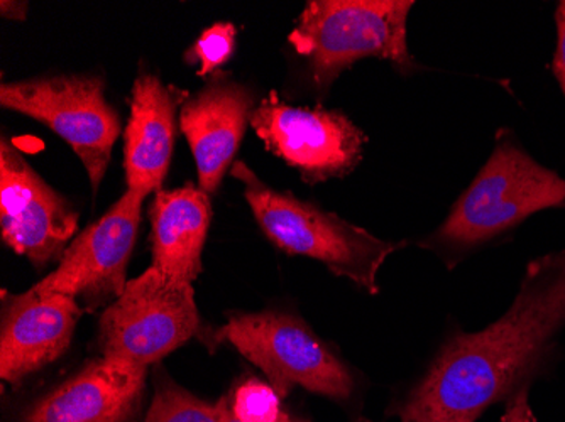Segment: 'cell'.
<instances>
[{"instance_id": "cell-2", "label": "cell", "mask_w": 565, "mask_h": 422, "mask_svg": "<svg viewBox=\"0 0 565 422\" xmlns=\"http://www.w3.org/2000/svg\"><path fill=\"white\" fill-rule=\"evenodd\" d=\"M565 203V180L536 163L510 130H500L497 145L471 186L454 203L425 249L447 262L479 249L544 209Z\"/></svg>"}, {"instance_id": "cell-1", "label": "cell", "mask_w": 565, "mask_h": 422, "mask_svg": "<svg viewBox=\"0 0 565 422\" xmlns=\"http://www.w3.org/2000/svg\"><path fill=\"white\" fill-rule=\"evenodd\" d=\"M565 329V250L532 260L500 320L456 333L395 414L402 422H476L551 364Z\"/></svg>"}, {"instance_id": "cell-8", "label": "cell", "mask_w": 565, "mask_h": 422, "mask_svg": "<svg viewBox=\"0 0 565 422\" xmlns=\"http://www.w3.org/2000/svg\"><path fill=\"white\" fill-rule=\"evenodd\" d=\"M250 127L308 184L348 176L363 161L367 142L363 130L339 110L294 107L275 90L254 109Z\"/></svg>"}, {"instance_id": "cell-14", "label": "cell", "mask_w": 565, "mask_h": 422, "mask_svg": "<svg viewBox=\"0 0 565 422\" xmlns=\"http://www.w3.org/2000/svg\"><path fill=\"white\" fill-rule=\"evenodd\" d=\"M178 100L174 88L142 73L131 94V116L124 132L127 190L141 196L160 192L177 141Z\"/></svg>"}, {"instance_id": "cell-21", "label": "cell", "mask_w": 565, "mask_h": 422, "mask_svg": "<svg viewBox=\"0 0 565 422\" xmlns=\"http://www.w3.org/2000/svg\"><path fill=\"white\" fill-rule=\"evenodd\" d=\"M28 2H15V0H2L0 2V14L4 19H11V21H25V14H28Z\"/></svg>"}, {"instance_id": "cell-20", "label": "cell", "mask_w": 565, "mask_h": 422, "mask_svg": "<svg viewBox=\"0 0 565 422\" xmlns=\"http://www.w3.org/2000/svg\"><path fill=\"white\" fill-rule=\"evenodd\" d=\"M501 422H539L529 402V389H520L508 399Z\"/></svg>"}, {"instance_id": "cell-9", "label": "cell", "mask_w": 565, "mask_h": 422, "mask_svg": "<svg viewBox=\"0 0 565 422\" xmlns=\"http://www.w3.org/2000/svg\"><path fill=\"white\" fill-rule=\"evenodd\" d=\"M145 196L127 190L104 217L76 235L60 266L34 284L38 293L73 297L84 311L113 304L127 285V266L138 239Z\"/></svg>"}, {"instance_id": "cell-10", "label": "cell", "mask_w": 565, "mask_h": 422, "mask_svg": "<svg viewBox=\"0 0 565 422\" xmlns=\"http://www.w3.org/2000/svg\"><path fill=\"white\" fill-rule=\"evenodd\" d=\"M75 206L31 167L14 144L0 141L2 240L36 268L63 257L78 225Z\"/></svg>"}, {"instance_id": "cell-22", "label": "cell", "mask_w": 565, "mask_h": 422, "mask_svg": "<svg viewBox=\"0 0 565 422\" xmlns=\"http://www.w3.org/2000/svg\"><path fill=\"white\" fill-rule=\"evenodd\" d=\"M215 411H217L218 418H221L222 422H241V421H237L236 415H234L233 411H231V404H228L227 396H224V398L218 399L217 404H215ZM288 422H305V421H298V419H291V421H288Z\"/></svg>"}, {"instance_id": "cell-15", "label": "cell", "mask_w": 565, "mask_h": 422, "mask_svg": "<svg viewBox=\"0 0 565 422\" xmlns=\"http://www.w3.org/2000/svg\"><path fill=\"white\" fill-rule=\"evenodd\" d=\"M152 268L168 278L193 282L202 272V252L212 221L211 199L186 184L157 192L149 208Z\"/></svg>"}, {"instance_id": "cell-7", "label": "cell", "mask_w": 565, "mask_h": 422, "mask_svg": "<svg viewBox=\"0 0 565 422\" xmlns=\"http://www.w3.org/2000/svg\"><path fill=\"white\" fill-rule=\"evenodd\" d=\"M2 109L31 117L73 149L97 193L120 134V117L98 75H46L0 85Z\"/></svg>"}, {"instance_id": "cell-16", "label": "cell", "mask_w": 565, "mask_h": 422, "mask_svg": "<svg viewBox=\"0 0 565 422\" xmlns=\"http://www.w3.org/2000/svg\"><path fill=\"white\" fill-rule=\"evenodd\" d=\"M146 422H222L215 405L200 401L167 376L157 379Z\"/></svg>"}, {"instance_id": "cell-11", "label": "cell", "mask_w": 565, "mask_h": 422, "mask_svg": "<svg viewBox=\"0 0 565 422\" xmlns=\"http://www.w3.org/2000/svg\"><path fill=\"white\" fill-rule=\"evenodd\" d=\"M84 307L66 294L2 291L0 377L19 383L58 360L70 348Z\"/></svg>"}, {"instance_id": "cell-5", "label": "cell", "mask_w": 565, "mask_h": 422, "mask_svg": "<svg viewBox=\"0 0 565 422\" xmlns=\"http://www.w3.org/2000/svg\"><path fill=\"white\" fill-rule=\"evenodd\" d=\"M199 338L212 350L231 343L262 368L282 399L295 387L333 401H348L354 392V379L344 361L294 314L268 310L236 314L221 328H202Z\"/></svg>"}, {"instance_id": "cell-17", "label": "cell", "mask_w": 565, "mask_h": 422, "mask_svg": "<svg viewBox=\"0 0 565 422\" xmlns=\"http://www.w3.org/2000/svg\"><path fill=\"white\" fill-rule=\"evenodd\" d=\"M231 411L241 422H288L291 415L281 405V396L271 383L243 380L227 393Z\"/></svg>"}, {"instance_id": "cell-18", "label": "cell", "mask_w": 565, "mask_h": 422, "mask_svg": "<svg viewBox=\"0 0 565 422\" xmlns=\"http://www.w3.org/2000/svg\"><path fill=\"white\" fill-rule=\"evenodd\" d=\"M236 28L231 22H217L203 31L186 55L190 62L199 63L196 75L207 76L231 58L236 46Z\"/></svg>"}, {"instance_id": "cell-12", "label": "cell", "mask_w": 565, "mask_h": 422, "mask_svg": "<svg viewBox=\"0 0 565 422\" xmlns=\"http://www.w3.org/2000/svg\"><path fill=\"white\" fill-rule=\"evenodd\" d=\"M256 107L254 91L224 75L182 105L180 129L195 158L200 190L209 196L233 164Z\"/></svg>"}, {"instance_id": "cell-3", "label": "cell", "mask_w": 565, "mask_h": 422, "mask_svg": "<svg viewBox=\"0 0 565 422\" xmlns=\"http://www.w3.org/2000/svg\"><path fill=\"white\" fill-rule=\"evenodd\" d=\"M244 186V198L266 237L282 252L326 263L332 274L349 279L366 293L377 294V272L384 260L405 244L377 239L364 228L301 202L288 192L263 183L246 163L231 170Z\"/></svg>"}, {"instance_id": "cell-6", "label": "cell", "mask_w": 565, "mask_h": 422, "mask_svg": "<svg viewBox=\"0 0 565 422\" xmlns=\"http://www.w3.org/2000/svg\"><path fill=\"white\" fill-rule=\"evenodd\" d=\"M200 332L192 282L151 266L102 314L98 347L104 358L148 368Z\"/></svg>"}, {"instance_id": "cell-19", "label": "cell", "mask_w": 565, "mask_h": 422, "mask_svg": "<svg viewBox=\"0 0 565 422\" xmlns=\"http://www.w3.org/2000/svg\"><path fill=\"white\" fill-rule=\"evenodd\" d=\"M555 25H557V47H555L554 62H552V72H554L565 97V0L558 2L557 9H555Z\"/></svg>"}, {"instance_id": "cell-13", "label": "cell", "mask_w": 565, "mask_h": 422, "mask_svg": "<svg viewBox=\"0 0 565 422\" xmlns=\"http://www.w3.org/2000/svg\"><path fill=\"white\" fill-rule=\"evenodd\" d=\"M148 368L97 358L34 402L21 422H135Z\"/></svg>"}, {"instance_id": "cell-4", "label": "cell", "mask_w": 565, "mask_h": 422, "mask_svg": "<svg viewBox=\"0 0 565 422\" xmlns=\"http://www.w3.org/2000/svg\"><path fill=\"white\" fill-rule=\"evenodd\" d=\"M412 0H310L298 15L288 41L319 90H329L339 76L364 58L392 63L414 72L406 43Z\"/></svg>"}]
</instances>
